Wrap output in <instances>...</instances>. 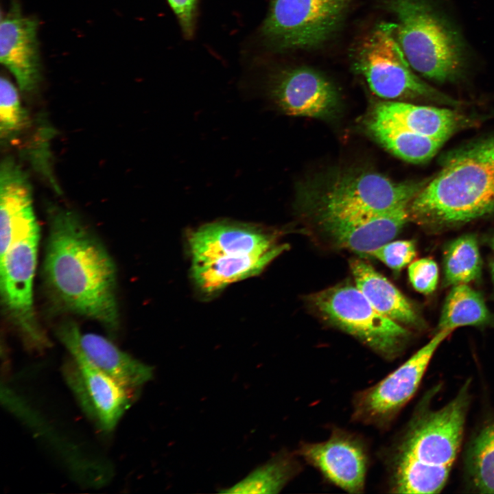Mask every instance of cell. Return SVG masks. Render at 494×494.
I'll return each instance as SVG.
<instances>
[{
    "mask_svg": "<svg viewBox=\"0 0 494 494\" xmlns=\"http://www.w3.org/2000/svg\"><path fill=\"white\" fill-rule=\"evenodd\" d=\"M395 271H399L412 263L416 255V246L411 240L388 242L368 253Z\"/></svg>",
    "mask_w": 494,
    "mask_h": 494,
    "instance_id": "obj_28",
    "label": "cell"
},
{
    "mask_svg": "<svg viewBox=\"0 0 494 494\" xmlns=\"http://www.w3.org/2000/svg\"><path fill=\"white\" fill-rule=\"evenodd\" d=\"M491 320L482 295L467 284H459L446 297L438 327L452 331L460 327L487 325Z\"/></svg>",
    "mask_w": 494,
    "mask_h": 494,
    "instance_id": "obj_25",
    "label": "cell"
},
{
    "mask_svg": "<svg viewBox=\"0 0 494 494\" xmlns=\"http://www.w3.org/2000/svg\"><path fill=\"white\" fill-rule=\"evenodd\" d=\"M367 127L383 147L399 158L412 163L428 161L445 143L444 141L372 118L368 121Z\"/></svg>",
    "mask_w": 494,
    "mask_h": 494,
    "instance_id": "obj_23",
    "label": "cell"
},
{
    "mask_svg": "<svg viewBox=\"0 0 494 494\" xmlns=\"http://www.w3.org/2000/svg\"><path fill=\"white\" fill-rule=\"evenodd\" d=\"M57 336L71 357L62 368L67 385L84 412L97 427L111 432L130 407L132 393L87 357L76 342L69 322L58 327Z\"/></svg>",
    "mask_w": 494,
    "mask_h": 494,
    "instance_id": "obj_10",
    "label": "cell"
},
{
    "mask_svg": "<svg viewBox=\"0 0 494 494\" xmlns=\"http://www.w3.org/2000/svg\"><path fill=\"white\" fill-rule=\"evenodd\" d=\"M408 207L379 213H320V223L340 246L368 255L399 233L410 220Z\"/></svg>",
    "mask_w": 494,
    "mask_h": 494,
    "instance_id": "obj_14",
    "label": "cell"
},
{
    "mask_svg": "<svg viewBox=\"0 0 494 494\" xmlns=\"http://www.w3.org/2000/svg\"><path fill=\"white\" fill-rule=\"evenodd\" d=\"M482 259L476 237L464 235L452 241L445 252V285L467 284L481 275Z\"/></svg>",
    "mask_w": 494,
    "mask_h": 494,
    "instance_id": "obj_26",
    "label": "cell"
},
{
    "mask_svg": "<svg viewBox=\"0 0 494 494\" xmlns=\"http://www.w3.org/2000/svg\"><path fill=\"white\" fill-rule=\"evenodd\" d=\"M397 19L396 34L412 68L439 82L461 77L467 63L463 40L432 0H383Z\"/></svg>",
    "mask_w": 494,
    "mask_h": 494,
    "instance_id": "obj_4",
    "label": "cell"
},
{
    "mask_svg": "<svg viewBox=\"0 0 494 494\" xmlns=\"http://www.w3.org/2000/svg\"><path fill=\"white\" fill-rule=\"evenodd\" d=\"M44 277L62 307L110 329L119 325L116 268L103 244L69 209L47 208Z\"/></svg>",
    "mask_w": 494,
    "mask_h": 494,
    "instance_id": "obj_1",
    "label": "cell"
},
{
    "mask_svg": "<svg viewBox=\"0 0 494 494\" xmlns=\"http://www.w3.org/2000/svg\"><path fill=\"white\" fill-rule=\"evenodd\" d=\"M427 183H398L375 172L342 175L320 196V213H379L409 206Z\"/></svg>",
    "mask_w": 494,
    "mask_h": 494,
    "instance_id": "obj_11",
    "label": "cell"
},
{
    "mask_svg": "<svg viewBox=\"0 0 494 494\" xmlns=\"http://www.w3.org/2000/svg\"><path fill=\"white\" fill-rule=\"evenodd\" d=\"M470 380L438 408L427 393L409 421L383 451L392 493H438L445 486L463 440L471 403Z\"/></svg>",
    "mask_w": 494,
    "mask_h": 494,
    "instance_id": "obj_2",
    "label": "cell"
},
{
    "mask_svg": "<svg viewBox=\"0 0 494 494\" xmlns=\"http://www.w3.org/2000/svg\"><path fill=\"white\" fill-rule=\"evenodd\" d=\"M295 453L329 483L350 493H364L370 460L361 435L334 427L327 440L302 442Z\"/></svg>",
    "mask_w": 494,
    "mask_h": 494,
    "instance_id": "obj_12",
    "label": "cell"
},
{
    "mask_svg": "<svg viewBox=\"0 0 494 494\" xmlns=\"http://www.w3.org/2000/svg\"><path fill=\"white\" fill-rule=\"evenodd\" d=\"M491 246H492L493 249L494 250V237L491 241Z\"/></svg>",
    "mask_w": 494,
    "mask_h": 494,
    "instance_id": "obj_32",
    "label": "cell"
},
{
    "mask_svg": "<svg viewBox=\"0 0 494 494\" xmlns=\"http://www.w3.org/2000/svg\"><path fill=\"white\" fill-rule=\"evenodd\" d=\"M187 38L191 37L194 27L197 0H167Z\"/></svg>",
    "mask_w": 494,
    "mask_h": 494,
    "instance_id": "obj_30",
    "label": "cell"
},
{
    "mask_svg": "<svg viewBox=\"0 0 494 494\" xmlns=\"http://www.w3.org/2000/svg\"><path fill=\"white\" fill-rule=\"evenodd\" d=\"M287 248L286 244H276L263 253L192 261V279L202 292L214 293L231 283L259 274Z\"/></svg>",
    "mask_w": 494,
    "mask_h": 494,
    "instance_id": "obj_20",
    "label": "cell"
},
{
    "mask_svg": "<svg viewBox=\"0 0 494 494\" xmlns=\"http://www.w3.org/2000/svg\"><path fill=\"white\" fill-rule=\"evenodd\" d=\"M188 241L192 261L263 253L276 245L275 236L268 231L230 221L204 224L192 231Z\"/></svg>",
    "mask_w": 494,
    "mask_h": 494,
    "instance_id": "obj_16",
    "label": "cell"
},
{
    "mask_svg": "<svg viewBox=\"0 0 494 494\" xmlns=\"http://www.w3.org/2000/svg\"><path fill=\"white\" fill-rule=\"evenodd\" d=\"M295 451H279L241 481L220 492L237 494L279 493L301 471L302 464Z\"/></svg>",
    "mask_w": 494,
    "mask_h": 494,
    "instance_id": "obj_22",
    "label": "cell"
},
{
    "mask_svg": "<svg viewBox=\"0 0 494 494\" xmlns=\"http://www.w3.org/2000/svg\"><path fill=\"white\" fill-rule=\"evenodd\" d=\"M451 332L438 331L426 344L381 380L356 392L352 399V421L380 430L389 429L416 394L434 354Z\"/></svg>",
    "mask_w": 494,
    "mask_h": 494,
    "instance_id": "obj_7",
    "label": "cell"
},
{
    "mask_svg": "<svg viewBox=\"0 0 494 494\" xmlns=\"http://www.w3.org/2000/svg\"><path fill=\"white\" fill-rule=\"evenodd\" d=\"M311 302L331 323L387 360L401 353L409 332L382 315L357 287L334 286L314 294Z\"/></svg>",
    "mask_w": 494,
    "mask_h": 494,
    "instance_id": "obj_6",
    "label": "cell"
},
{
    "mask_svg": "<svg viewBox=\"0 0 494 494\" xmlns=\"http://www.w3.org/2000/svg\"><path fill=\"white\" fill-rule=\"evenodd\" d=\"M371 118L445 142L468 122L455 110L398 101L377 103Z\"/></svg>",
    "mask_w": 494,
    "mask_h": 494,
    "instance_id": "obj_19",
    "label": "cell"
},
{
    "mask_svg": "<svg viewBox=\"0 0 494 494\" xmlns=\"http://www.w3.org/2000/svg\"><path fill=\"white\" fill-rule=\"evenodd\" d=\"M79 346L87 357L105 374L131 393L153 377V368L121 351L110 340L93 333H82L69 322Z\"/></svg>",
    "mask_w": 494,
    "mask_h": 494,
    "instance_id": "obj_18",
    "label": "cell"
},
{
    "mask_svg": "<svg viewBox=\"0 0 494 494\" xmlns=\"http://www.w3.org/2000/svg\"><path fill=\"white\" fill-rule=\"evenodd\" d=\"M39 233L37 224L14 237L0 257V285L8 315L27 344L40 349L48 346V340L38 323L33 301Z\"/></svg>",
    "mask_w": 494,
    "mask_h": 494,
    "instance_id": "obj_9",
    "label": "cell"
},
{
    "mask_svg": "<svg viewBox=\"0 0 494 494\" xmlns=\"http://www.w3.org/2000/svg\"><path fill=\"white\" fill-rule=\"evenodd\" d=\"M408 272L409 280L417 292L428 294L436 290L438 281V268L433 259H417L410 263Z\"/></svg>",
    "mask_w": 494,
    "mask_h": 494,
    "instance_id": "obj_29",
    "label": "cell"
},
{
    "mask_svg": "<svg viewBox=\"0 0 494 494\" xmlns=\"http://www.w3.org/2000/svg\"><path fill=\"white\" fill-rule=\"evenodd\" d=\"M270 92L287 115L325 118L338 108L334 85L320 72L305 67L283 71L272 80Z\"/></svg>",
    "mask_w": 494,
    "mask_h": 494,
    "instance_id": "obj_13",
    "label": "cell"
},
{
    "mask_svg": "<svg viewBox=\"0 0 494 494\" xmlns=\"http://www.w3.org/2000/svg\"><path fill=\"white\" fill-rule=\"evenodd\" d=\"M396 28L395 23H377L353 50L354 70L370 91L385 99H423L458 105L414 73L397 40Z\"/></svg>",
    "mask_w": 494,
    "mask_h": 494,
    "instance_id": "obj_5",
    "label": "cell"
},
{
    "mask_svg": "<svg viewBox=\"0 0 494 494\" xmlns=\"http://www.w3.org/2000/svg\"><path fill=\"white\" fill-rule=\"evenodd\" d=\"M37 31L38 21L23 15L16 3L1 16V62L12 74L20 91L25 93L37 89L41 78Z\"/></svg>",
    "mask_w": 494,
    "mask_h": 494,
    "instance_id": "obj_15",
    "label": "cell"
},
{
    "mask_svg": "<svg viewBox=\"0 0 494 494\" xmlns=\"http://www.w3.org/2000/svg\"><path fill=\"white\" fill-rule=\"evenodd\" d=\"M464 472L473 491L494 493V416L484 423L470 440Z\"/></svg>",
    "mask_w": 494,
    "mask_h": 494,
    "instance_id": "obj_24",
    "label": "cell"
},
{
    "mask_svg": "<svg viewBox=\"0 0 494 494\" xmlns=\"http://www.w3.org/2000/svg\"><path fill=\"white\" fill-rule=\"evenodd\" d=\"M29 176L10 156L0 165V257L19 232L38 223Z\"/></svg>",
    "mask_w": 494,
    "mask_h": 494,
    "instance_id": "obj_17",
    "label": "cell"
},
{
    "mask_svg": "<svg viewBox=\"0 0 494 494\" xmlns=\"http://www.w3.org/2000/svg\"><path fill=\"white\" fill-rule=\"evenodd\" d=\"M408 211L410 218L432 228L461 225L494 213V137L450 154Z\"/></svg>",
    "mask_w": 494,
    "mask_h": 494,
    "instance_id": "obj_3",
    "label": "cell"
},
{
    "mask_svg": "<svg viewBox=\"0 0 494 494\" xmlns=\"http://www.w3.org/2000/svg\"><path fill=\"white\" fill-rule=\"evenodd\" d=\"M350 266L356 287L377 311L397 322L417 325L412 305L386 277L360 259L351 260Z\"/></svg>",
    "mask_w": 494,
    "mask_h": 494,
    "instance_id": "obj_21",
    "label": "cell"
},
{
    "mask_svg": "<svg viewBox=\"0 0 494 494\" xmlns=\"http://www.w3.org/2000/svg\"><path fill=\"white\" fill-rule=\"evenodd\" d=\"M30 124L27 110L23 106L16 86L7 78L0 80V139L8 145L23 132Z\"/></svg>",
    "mask_w": 494,
    "mask_h": 494,
    "instance_id": "obj_27",
    "label": "cell"
},
{
    "mask_svg": "<svg viewBox=\"0 0 494 494\" xmlns=\"http://www.w3.org/2000/svg\"><path fill=\"white\" fill-rule=\"evenodd\" d=\"M351 1L270 0L262 35L279 50L316 47L336 32Z\"/></svg>",
    "mask_w": 494,
    "mask_h": 494,
    "instance_id": "obj_8",
    "label": "cell"
},
{
    "mask_svg": "<svg viewBox=\"0 0 494 494\" xmlns=\"http://www.w3.org/2000/svg\"><path fill=\"white\" fill-rule=\"evenodd\" d=\"M491 271L492 279H493V281L494 283V260L493 261V262L491 263Z\"/></svg>",
    "mask_w": 494,
    "mask_h": 494,
    "instance_id": "obj_31",
    "label": "cell"
}]
</instances>
